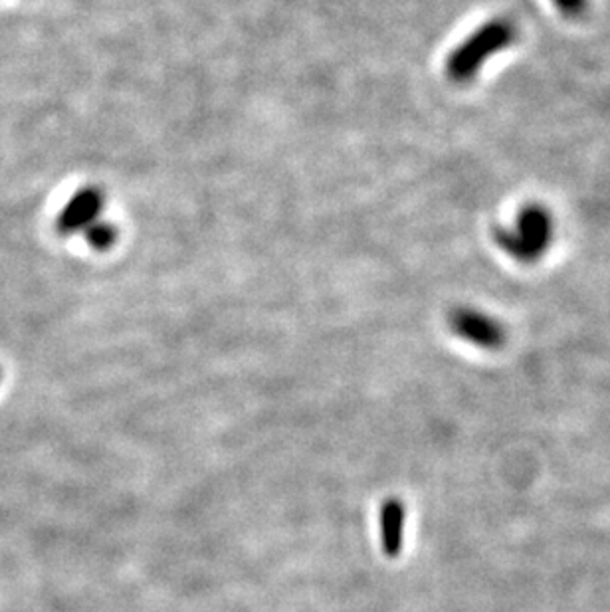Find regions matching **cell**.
Here are the masks:
<instances>
[{
    "mask_svg": "<svg viewBox=\"0 0 610 612\" xmlns=\"http://www.w3.org/2000/svg\"><path fill=\"white\" fill-rule=\"evenodd\" d=\"M516 38L518 28L510 20H492L483 24L450 54L447 62L448 78L458 83L474 80L476 73L482 70L483 62L503 48L511 47Z\"/></svg>",
    "mask_w": 610,
    "mask_h": 612,
    "instance_id": "1",
    "label": "cell"
},
{
    "mask_svg": "<svg viewBox=\"0 0 610 612\" xmlns=\"http://www.w3.org/2000/svg\"><path fill=\"white\" fill-rule=\"evenodd\" d=\"M553 240V219L543 207L529 204L518 217L516 229L496 230V242L520 262H536Z\"/></svg>",
    "mask_w": 610,
    "mask_h": 612,
    "instance_id": "2",
    "label": "cell"
},
{
    "mask_svg": "<svg viewBox=\"0 0 610 612\" xmlns=\"http://www.w3.org/2000/svg\"><path fill=\"white\" fill-rule=\"evenodd\" d=\"M103 204H106V194L100 187L88 184V187L78 189L58 214L56 230L62 237H72V234L83 232L96 220L101 219Z\"/></svg>",
    "mask_w": 610,
    "mask_h": 612,
    "instance_id": "3",
    "label": "cell"
},
{
    "mask_svg": "<svg viewBox=\"0 0 610 612\" xmlns=\"http://www.w3.org/2000/svg\"><path fill=\"white\" fill-rule=\"evenodd\" d=\"M450 328L458 338L476 348L500 349L506 343V330L500 321L472 308H458L450 315Z\"/></svg>",
    "mask_w": 610,
    "mask_h": 612,
    "instance_id": "4",
    "label": "cell"
},
{
    "mask_svg": "<svg viewBox=\"0 0 610 612\" xmlns=\"http://www.w3.org/2000/svg\"><path fill=\"white\" fill-rule=\"evenodd\" d=\"M381 525V548L389 559H397L404 548V528H407V508L399 498L384 500L379 512Z\"/></svg>",
    "mask_w": 610,
    "mask_h": 612,
    "instance_id": "5",
    "label": "cell"
},
{
    "mask_svg": "<svg viewBox=\"0 0 610 612\" xmlns=\"http://www.w3.org/2000/svg\"><path fill=\"white\" fill-rule=\"evenodd\" d=\"M119 230L108 220L98 219L88 229L83 230V238L93 250L108 252L118 242Z\"/></svg>",
    "mask_w": 610,
    "mask_h": 612,
    "instance_id": "6",
    "label": "cell"
},
{
    "mask_svg": "<svg viewBox=\"0 0 610 612\" xmlns=\"http://www.w3.org/2000/svg\"><path fill=\"white\" fill-rule=\"evenodd\" d=\"M559 10L566 14V17H581L584 10H587V0H556Z\"/></svg>",
    "mask_w": 610,
    "mask_h": 612,
    "instance_id": "7",
    "label": "cell"
},
{
    "mask_svg": "<svg viewBox=\"0 0 610 612\" xmlns=\"http://www.w3.org/2000/svg\"><path fill=\"white\" fill-rule=\"evenodd\" d=\"M0 379H2V371H0Z\"/></svg>",
    "mask_w": 610,
    "mask_h": 612,
    "instance_id": "8",
    "label": "cell"
}]
</instances>
